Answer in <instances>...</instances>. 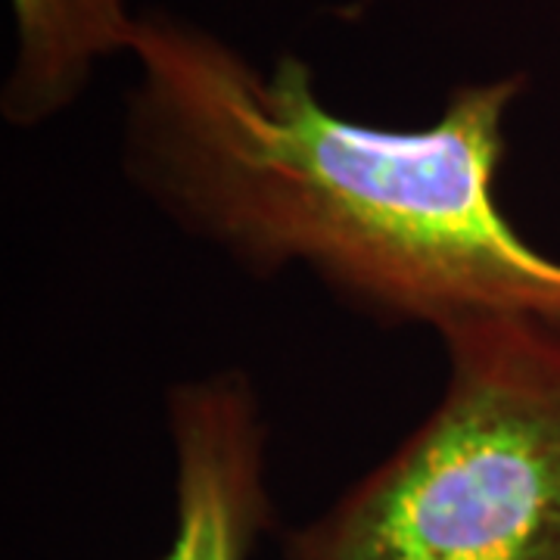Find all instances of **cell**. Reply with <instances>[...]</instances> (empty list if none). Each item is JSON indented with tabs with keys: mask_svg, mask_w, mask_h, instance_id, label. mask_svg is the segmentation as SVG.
<instances>
[{
	"mask_svg": "<svg viewBox=\"0 0 560 560\" xmlns=\"http://www.w3.org/2000/svg\"><path fill=\"white\" fill-rule=\"evenodd\" d=\"M131 57L125 175L194 241L256 278L302 268L389 327H560V261L499 202L521 75L464 84L430 125L396 131L330 113L296 57L259 72L162 13L140 16Z\"/></svg>",
	"mask_w": 560,
	"mask_h": 560,
	"instance_id": "6da1fadb",
	"label": "cell"
},
{
	"mask_svg": "<svg viewBox=\"0 0 560 560\" xmlns=\"http://www.w3.org/2000/svg\"><path fill=\"white\" fill-rule=\"evenodd\" d=\"M442 346L433 411L283 560H560V327L486 315Z\"/></svg>",
	"mask_w": 560,
	"mask_h": 560,
	"instance_id": "7a4b0ae2",
	"label": "cell"
},
{
	"mask_svg": "<svg viewBox=\"0 0 560 560\" xmlns=\"http://www.w3.org/2000/svg\"><path fill=\"white\" fill-rule=\"evenodd\" d=\"M175 536L165 560H249L271 523L268 423L243 371L180 381L165 396Z\"/></svg>",
	"mask_w": 560,
	"mask_h": 560,
	"instance_id": "3957f363",
	"label": "cell"
},
{
	"mask_svg": "<svg viewBox=\"0 0 560 560\" xmlns=\"http://www.w3.org/2000/svg\"><path fill=\"white\" fill-rule=\"evenodd\" d=\"M16 57L3 88V119L32 128L84 91L97 62L131 54L138 20L125 0H10Z\"/></svg>",
	"mask_w": 560,
	"mask_h": 560,
	"instance_id": "277c9868",
	"label": "cell"
}]
</instances>
